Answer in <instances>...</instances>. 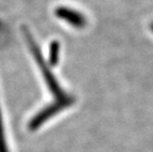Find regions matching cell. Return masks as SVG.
<instances>
[{
    "instance_id": "3",
    "label": "cell",
    "mask_w": 153,
    "mask_h": 152,
    "mask_svg": "<svg viewBox=\"0 0 153 152\" xmlns=\"http://www.w3.org/2000/svg\"><path fill=\"white\" fill-rule=\"evenodd\" d=\"M58 53H59V44L57 42H53L50 48V62L51 65H55L57 63Z\"/></svg>"
},
{
    "instance_id": "4",
    "label": "cell",
    "mask_w": 153,
    "mask_h": 152,
    "mask_svg": "<svg viewBox=\"0 0 153 152\" xmlns=\"http://www.w3.org/2000/svg\"><path fill=\"white\" fill-rule=\"evenodd\" d=\"M0 152H8V147H7V143H6V138H5L4 127H3L1 109H0Z\"/></svg>"
},
{
    "instance_id": "2",
    "label": "cell",
    "mask_w": 153,
    "mask_h": 152,
    "mask_svg": "<svg viewBox=\"0 0 153 152\" xmlns=\"http://www.w3.org/2000/svg\"><path fill=\"white\" fill-rule=\"evenodd\" d=\"M54 13L57 18L65 21L67 24L71 25L74 28L81 29L86 26V17L82 13L74 10V9L65 7V6H60L55 9Z\"/></svg>"
},
{
    "instance_id": "1",
    "label": "cell",
    "mask_w": 153,
    "mask_h": 152,
    "mask_svg": "<svg viewBox=\"0 0 153 152\" xmlns=\"http://www.w3.org/2000/svg\"><path fill=\"white\" fill-rule=\"evenodd\" d=\"M23 33H24L29 48L32 51L34 59L37 62L39 67H40L42 75H43L45 81L47 83L48 88L51 91V95L53 96L54 99V102H53V104L48 105L45 109L42 110L41 112H39L31 119V122H29V129L36 130V129L40 128L45 122H48L50 119L54 117L55 115H57L58 113L63 111L64 109L68 108V107L72 106L74 104V98L72 96L68 95L62 89V87H60L59 83L57 82L56 78H55L54 74L51 72V70L48 66V64L44 61L40 48L37 47V44H36L34 38L32 37V35L28 29H23Z\"/></svg>"
}]
</instances>
